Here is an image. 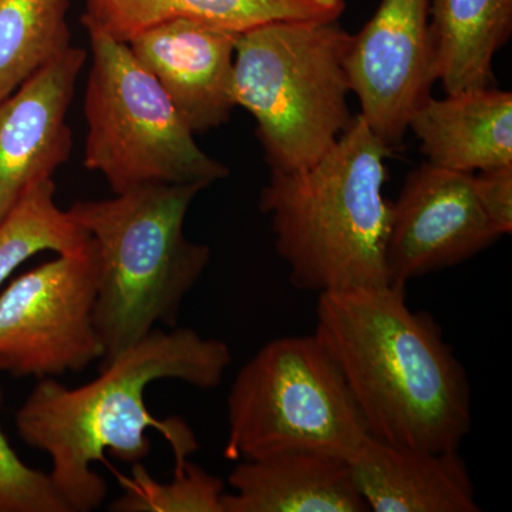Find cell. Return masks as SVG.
<instances>
[{"label": "cell", "mask_w": 512, "mask_h": 512, "mask_svg": "<svg viewBox=\"0 0 512 512\" xmlns=\"http://www.w3.org/2000/svg\"><path fill=\"white\" fill-rule=\"evenodd\" d=\"M231 362V350L222 340L187 328L154 329L100 366L99 376L83 386L69 389L53 377L40 379L16 413V429L28 446L52 460L50 480L70 512L97 510L109 491L93 470L104 453L130 466L141 463L151 453L150 429L170 443L175 464L200 448L183 419L160 420L151 414L147 387L171 379L214 389Z\"/></svg>", "instance_id": "cell-1"}, {"label": "cell", "mask_w": 512, "mask_h": 512, "mask_svg": "<svg viewBox=\"0 0 512 512\" xmlns=\"http://www.w3.org/2000/svg\"><path fill=\"white\" fill-rule=\"evenodd\" d=\"M315 335L345 377L370 436L460 450L473 421L466 369L433 316L407 305L406 285L320 293Z\"/></svg>", "instance_id": "cell-2"}, {"label": "cell", "mask_w": 512, "mask_h": 512, "mask_svg": "<svg viewBox=\"0 0 512 512\" xmlns=\"http://www.w3.org/2000/svg\"><path fill=\"white\" fill-rule=\"evenodd\" d=\"M390 151L359 114L315 164L271 171L259 208L271 218L276 252L299 291L320 295L390 284L392 201L384 195Z\"/></svg>", "instance_id": "cell-3"}, {"label": "cell", "mask_w": 512, "mask_h": 512, "mask_svg": "<svg viewBox=\"0 0 512 512\" xmlns=\"http://www.w3.org/2000/svg\"><path fill=\"white\" fill-rule=\"evenodd\" d=\"M202 190L200 184L140 185L106 200L74 202L67 210L96 248L100 366L157 325L177 328L185 296L211 261V248L184 232L192 201Z\"/></svg>", "instance_id": "cell-4"}, {"label": "cell", "mask_w": 512, "mask_h": 512, "mask_svg": "<svg viewBox=\"0 0 512 512\" xmlns=\"http://www.w3.org/2000/svg\"><path fill=\"white\" fill-rule=\"evenodd\" d=\"M350 42L339 20H282L238 33L235 104L254 117L271 171L315 164L352 124Z\"/></svg>", "instance_id": "cell-5"}, {"label": "cell", "mask_w": 512, "mask_h": 512, "mask_svg": "<svg viewBox=\"0 0 512 512\" xmlns=\"http://www.w3.org/2000/svg\"><path fill=\"white\" fill-rule=\"evenodd\" d=\"M224 456L258 460L313 451L349 461L370 436L345 377L313 335L262 346L229 390Z\"/></svg>", "instance_id": "cell-6"}, {"label": "cell", "mask_w": 512, "mask_h": 512, "mask_svg": "<svg viewBox=\"0 0 512 512\" xmlns=\"http://www.w3.org/2000/svg\"><path fill=\"white\" fill-rule=\"evenodd\" d=\"M92 69L84 97V165L106 178L114 194L148 184H200L224 180L229 170L208 156L190 127L127 42L84 26Z\"/></svg>", "instance_id": "cell-7"}, {"label": "cell", "mask_w": 512, "mask_h": 512, "mask_svg": "<svg viewBox=\"0 0 512 512\" xmlns=\"http://www.w3.org/2000/svg\"><path fill=\"white\" fill-rule=\"evenodd\" d=\"M96 248L59 255L0 292V370L47 379L79 373L103 359L94 326Z\"/></svg>", "instance_id": "cell-8"}, {"label": "cell", "mask_w": 512, "mask_h": 512, "mask_svg": "<svg viewBox=\"0 0 512 512\" xmlns=\"http://www.w3.org/2000/svg\"><path fill=\"white\" fill-rule=\"evenodd\" d=\"M346 72L367 126L390 150L399 146L437 82L431 0H382L352 35Z\"/></svg>", "instance_id": "cell-9"}, {"label": "cell", "mask_w": 512, "mask_h": 512, "mask_svg": "<svg viewBox=\"0 0 512 512\" xmlns=\"http://www.w3.org/2000/svg\"><path fill=\"white\" fill-rule=\"evenodd\" d=\"M503 237L474 191L473 174L424 163L410 171L392 202L386 266L406 285L473 258Z\"/></svg>", "instance_id": "cell-10"}, {"label": "cell", "mask_w": 512, "mask_h": 512, "mask_svg": "<svg viewBox=\"0 0 512 512\" xmlns=\"http://www.w3.org/2000/svg\"><path fill=\"white\" fill-rule=\"evenodd\" d=\"M87 53L70 46L63 55L0 100V222L30 188L52 180L72 154L67 113Z\"/></svg>", "instance_id": "cell-11"}, {"label": "cell", "mask_w": 512, "mask_h": 512, "mask_svg": "<svg viewBox=\"0 0 512 512\" xmlns=\"http://www.w3.org/2000/svg\"><path fill=\"white\" fill-rule=\"evenodd\" d=\"M238 32L201 20H165L127 45L156 77L194 134L222 126L237 107L234 60Z\"/></svg>", "instance_id": "cell-12"}, {"label": "cell", "mask_w": 512, "mask_h": 512, "mask_svg": "<svg viewBox=\"0 0 512 512\" xmlns=\"http://www.w3.org/2000/svg\"><path fill=\"white\" fill-rule=\"evenodd\" d=\"M348 463L369 511H481L458 450H421L367 436Z\"/></svg>", "instance_id": "cell-13"}, {"label": "cell", "mask_w": 512, "mask_h": 512, "mask_svg": "<svg viewBox=\"0 0 512 512\" xmlns=\"http://www.w3.org/2000/svg\"><path fill=\"white\" fill-rule=\"evenodd\" d=\"M224 512H366L348 461L313 451L244 460L231 471Z\"/></svg>", "instance_id": "cell-14"}, {"label": "cell", "mask_w": 512, "mask_h": 512, "mask_svg": "<svg viewBox=\"0 0 512 512\" xmlns=\"http://www.w3.org/2000/svg\"><path fill=\"white\" fill-rule=\"evenodd\" d=\"M409 130L427 163L474 174L512 164V93L495 87L429 97Z\"/></svg>", "instance_id": "cell-15"}, {"label": "cell", "mask_w": 512, "mask_h": 512, "mask_svg": "<svg viewBox=\"0 0 512 512\" xmlns=\"http://www.w3.org/2000/svg\"><path fill=\"white\" fill-rule=\"evenodd\" d=\"M83 26L128 42L165 20L188 18L244 32L282 20H339L346 0H83Z\"/></svg>", "instance_id": "cell-16"}, {"label": "cell", "mask_w": 512, "mask_h": 512, "mask_svg": "<svg viewBox=\"0 0 512 512\" xmlns=\"http://www.w3.org/2000/svg\"><path fill=\"white\" fill-rule=\"evenodd\" d=\"M511 30L512 0H431L434 67L444 92L494 87V56Z\"/></svg>", "instance_id": "cell-17"}, {"label": "cell", "mask_w": 512, "mask_h": 512, "mask_svg": "<svg viewBox=\"0 0 512 512\" xmlns=\"http://www.w3.org/2000/svg\"><path fill=\"white\" fill-rule=\"evenodd\" d=\"M69 0H0V100L70 46Z\"/></svg>", "instance_id": "cell-18"}, {"label": "cell", "mask_w": 512, "mask_h": 512, "mask_svg": "<svg viewBox=\"0 0 512 512\" xmlns=\"http://www.w3.org/2000/svg\"><path fill=\"white\" fill-rule=\"evenodd\" d=\"M55 181L45 180L0 222V291L20 265L40 252L76 254L89 247L90 235L55 201Z\"/></svg>", "instance_id": "cell-19"}, {"label": "cell", "mask_w": 512, "mask_h": 512, "mask_svg": "<svg viewBox=\"0 0 512 512\" xmlns=\"http://www.w3.org/2000/svg\"><path fill=\"white\" fill-rule=\"evenodd\" d=\"M124 494L114 512H224L225 484L190 461L175 464L174 478L160 483L143 464H133V478H121Z\"/></svg>", "instance_id": "cell-20"}, {"label": "cell", "mask_w": 512, "mask_h": 512, "mask_svg": "<svg viewBox=\"0 0 512 512\" xmlns=\"http://www.w3.org/2000/svg\"><path fill=\"white\" fill-rule=\"evenodd\" d=\"M2 373V370H0ZM2 402V387H0ZM0 512H70L49 474L23 463L0 429Z\"/></svg>", "instance_id": "cell-21"}, {"label": "cell", "mask_w": 512, "mask_h": 512, "mask_svg": "<svg viewBox=\"0 0 512 512\" xmlns=\"http://www.w3.org/2000/svg\"><path fill=\"white\" fill-rule=\"evenodd\" d=\"M481 208L501 235L512 232V164L473 174Z\"/></svg>", "instance_id": "cell-22"}]
</instances>
